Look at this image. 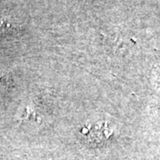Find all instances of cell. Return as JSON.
Segmentation results:
<instances>
[{
  "label": "cell",
  "mask_w": 160,
  "mask_h": 160,
  "mask_svg": "<svg viewBox=\"0 0 160 160\" xmlns=\"http://www.w3.org/2000/svg\"><path fill=\"white\" fill-rule=\"evenodd\" d=\"M114 127L109 120H97L88 123L81 128V134L90 144H102L106 142L113 136Z\"/></svg>",
  "instance_id": "6da1fadb"
}]
</instances>
